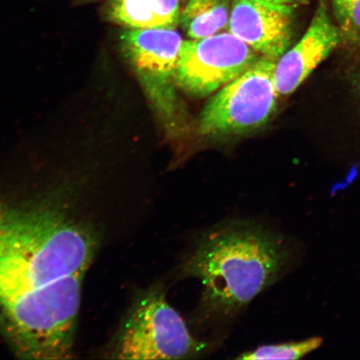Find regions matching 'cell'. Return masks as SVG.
I'll return each mask as SVG.
<instances>
[{
	"mask_svg": "<svg viewBox=\"0 0 360 360\" xmlns=\"http://www.w3.org/2000/svg\"><path fill=\"white\" fill-rule=\"evenodd\" d=\"M98 247L92 228L64 210L0 200V323L20 356H56L73 345Z\"/></svg>",
	"mask_w": 360,
	"mask_h": 360,
	"instance_id": "6da1fadb",
	"label": "cell"
},
{
	"mask_svg": "<svg viewBox=\"0 0 360 360\" xmlns=\"http://www.w3.org/2000/svg\"><path fill=\"white\" fill-rule=\"evenodd\" d=\"M288 257L280 235L257 223L231 220L202 233L180 276L200 281L207 316L233 317L278 281Z\"/></svg>",
	"mask_w": 360,
	"mask_h": 360,
	"instance_id": "7a4b0ae2",
	"label": "cell"
},
{
	"mask_svg": "<svg viewBox=\"0 0 360 360\" xmlns=\"http://www.w3.org/2000/svg\"><path fill=\"white\" fill-rule=\"evenodd\" d=\"M208 348L192 336L181 315L166 300L163 285L157 283L130 309L115 354L120 359H187Z\"/></svg>",
	"mask_w": 360,
	"mask_h": 360,
	"instance_id": "3957f363",
	"label": "cell"
},
{
	"mask_svg": "<svg viewBox=\"0 0 360 360\" xmlns=\"http://www.w3.org/2000/svg\"><path fill=\"white\" fill-rule=\"evenodd\" d=\"M276 60L261 56L253 65L210 98L200 114V132L222 136L252 131L276 111Z\"/></svg>",
	"mask_w": 360,
	"mask_h": 360,
	"instance_id": "277c9868",
	"label": "cell"
},
{
	"mask_svg": "<svg viewBox=\"0 0 360 360\" xmlns=\"http://www.w3.org/2000/svg\"><path fill=\"white\" fill-rule=\"evenodd\" d=\"M123 55L168 129L178 127L177 65L184 40L174 28L127 29L120 34Z\"/></svg>",
	"mask_w": 360,
	"mask_h": 360,
	"instance_id": "5b68a950",
	"label": "cell"
},
{
	"mask_svg": "<svg viewBox=\"0 0 360 360\" xmlns=\"http://www.w3.org/2000/svg\"><path fill=\"white\" fill-rule=\"evenodd\" d=\"M260 56L231 32L187 40L179 51L178 86L195 97L210 96L237 79Z\"/></svg>",
	"mask_w": 360,
	"mask_h": 360,
	"instance_id": "8992f818",
	"label": "cell"
},
{
	"mask_svg": "<svg viewBox=\"0 0 360 360\" xmlns=\"http://www.w3.org/2000/svg\"><path fill=\"white\" fill-rule=\"evenodd\" d=\"M295 4L235 0L229 32L259 55L278 60L290 46Z\"/></svg>",
	"mask_w": 360,
	"mask_h": 360,
	"instance_id": "52a82bcc",
	"label": "cell"
},
{
	"mask_svg": "<svg viewBox=\"0 0 360 360\" xmlns=\"http://www.w3.org/2000/svg\"><path fill=\"white\" fill-rule=\"evenodd\" d=\"M342 43L339 28L321 1L303 37L277 61L274 84L281 96L295 92L306 78Z\"/></svg>",
	"mask_w": 360,
	"mask_h": 360,
	"instance_id": "ba28073f",
	"label": "cell"
},
{
	"mask_svg": "<svg viewBox=\"0 0 360 360\" xmlns=\"http://www.w3.org/2000/svg\"><path fill=\"white\" fill-rule=\"evenodd\" d=\"M103 13L108 21L127 29L175 28L179 0H109Z\"/></svg>",
	"mask_w": 360,
	"mask_h": 360,
	"instance_id": "9c48e42d",
	"label": "cell"
},
{
	"mask_svg": "<svg viewBox=\"0 0 360 360\" xmlns=\"http://www.w3.org/2000/svg\"><path fill=\"white\" fill-rule=\"evenodd\" d=\"M232 6L231 0H190L179 22L192 39L210 37L228 28Z\"/></svg>",
	"mask_w": 360,
	"mask_h": 360,
	"instance_id": "30bf717a",
	"label": "cell"
},
{
	"mask_svg": "<svg viewBox=\"0 0 360 360\" xmlns=\"http://www.w3.org/2000/svg\"><path fill=\"white\" fill-rule=\"evenodd\" d=\"M342 43L360 49V0H330Z\"/></svg>",
	"mask_w": 360,
	"mask_h": 360,
	"instance_id": "8fae6325",
	"label": "cell"
},
{
	"mask_svg": "<svg viewBox=\"0 0 360 360\" xmlns=\"http://www.w3.org/2000/svg\"><path fill=\"white\" fill-rule=\"evenodd\" d=\"M321 338L310 339L290 343L268 345L249 351L240 355L238 359L246 360L257 359H302L321 345Z\"/></svg>",
	"mask_w": 360,
	"mask_h": 360,
	"instance_id": "7c38bea8",
	"label": "cell"
},
{
	"mask_svg": "<svg viewBox=\"0 0 360 360\" xmlns=\"http://www.w3.org/2000/svg\"><path fill=\"white\" fill-rule=\"evenodd\" d=\"M264 1L282 4H295V6L306 3V0H264Z\"/></svg>",
	"mask_w": 360,
	"mask_h": 360,
	"instance_id": "4fadbf2b",
	"label": "cell"
},
{
	"mask_svg": "<svg viewBox=\"0 0 360 360\" xmlns=\"http://www.w3.org/2000/svg\"><path fill=\"white\" fill-rule=\"evenodd\" d=\"M75 2L80 3H89L92 1H96V0H74Z\"/></svg>",
	"mask_w": 360,
	"mask_h": 360,
	"instance_id": "5bb4252c",
	"label": "cell"
},
{
	"mask_svg": "<svg viewBox=\"0 0 360 360\" xmlns=\"http://www.w3.org/2000/svg\"><path fill=\"white\" fill-rule=\"evenodd\" d=\"M359 92H360V84H359Z\"/></svg>",
	"mask_w": 360,
	"mask_h": 360,
	"instance_id": "9a60e30c",
	"label": "cell"
}]
</instances>
